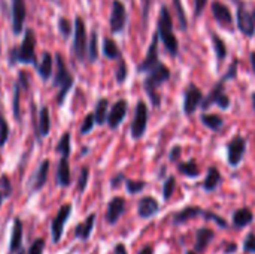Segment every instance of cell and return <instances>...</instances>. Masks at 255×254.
Listing matches in <instances>:
<instances>
[{"label":"cell","instance_id":"35","mask_svg":"<svg viewBox=\"0 0 255 254\" xmlns=\"http://www.w3.org/2000/svg\"><path fill=\"white\" fill-rule=\"evenodd\" d=\"M99 57V49H97V31H93L90 36V42H88V60L90 61H96Z\"/></svg>","mask_w":255,"mask_h":254},{"label":"cell","instance_id":"17","mask_svg":"<svg viewBox=\"0 0 255 254\" xmlns=\"http://www.w3.org/2000/svg\"><path fill=\"white\" fill-rule=\"evenodd\" d=\"M126 208V201L123 198H114L109 205H108V211H106V220L109 225H115L120 217L123 216Z\"/></svg>","mask_w":255,"mask_h":254},{"label":"cell","instance_id":"56","mask_svg":"<svg viewBox=\"0 0 255 254\" xmlns=\"http://www.w3.org/2000/svg\"><path fill=\"white\" fill-rule=\"evenodd\" d=\"M253 105H254V109H255V93H253Z\"/></svg>","mask_w":255,"mask_h":254},{"label":"cell","instance_id":"21","mask_svg":"<svg viewBox=\"0 0 255 254\" xmlns=\"http://www.w3.org/2000/svg\"><path fill=\"white\" fill-rule=\"evenodd\" d=\"M214 238V232L208 228H202L196 234V253H203Z\"/></svg>","mask_w":255,"mask_h":254},{"label":"cell","instance_id":"58","mask_svg":"<svg viewBox=\"0 0 255 254\" xmlns=\"http://www.w3.org/2000/svg\"><path fill=\"white\" fill-rule=\"evenodd\" d=\"M185 254H196V252H191V250H188V252H187Z\"/></svg>","mask_w":255,"mask_h":254},{"label":"cell","instance_id":"7","mask_svg":"<svg viewBox=\"0 0 255 254\" xmlns=\"http://www.w3.org/2000/svg\"><path fill=\"white\" fill-rule=\"evenodd\" d=\"M247 153V139L242 136H235L229 145H227V157H229V165L236 168L241 165L244 160V156Z\"/></svg>","mask_w":255,"mask_h":254},{"label":"cell","instance_id":"29","mask_svg":"<svg viewBox=\"0 0 255 254\" xmlns=\"http://www.w3.org/2000/svg\"><path fill=\"white\" fill-rule=\"evenodd\" d=\"M202 121L208 129H211L214 132H220V129L223 127V118L215 114H203Z\"/></svg>","mask_w":255,"mask_h":254},{"label":"cell","instance_id":"33","mask_svg":"<svg viewBox=\"0 0 255 254\" xmlns=\"http://www.w3.org/2000/svg\"><path fill=\"white\" fill-rule=\"evenodd\" d=\"M179 172L184 174V175L188 177V178H196V177L200 175V169H199V166H197V163H196L194 160L181 163V165H179Z\"/></svg>","mask_w":255,"mask_h":254},{"label":"cell","instance_id":"28","mask_svg":"<svg viewBox=\"0 0 255 254\" xmlns=\"http://www.w3.org/2000/svg\"><path fill=\"white\" fill-rule=\"evenodd\" d=\"M103 54L106 58L109 60H115V58H121V51L118 48V45L115 43V40L106 37L103 40Z\"/></svg>","mask_w":255,"mask_h":254},{"label":"cell","instance_id":"14","mask_svg":"<svg viewBox=\"0 0 255 254\" xmlns=\"http://www.w3.org/2000/svg\"><path fill=\"white\" fill-rule=\"evenodd\" d=\"M238 27L248 37H253L255 34L254 16H253V13L248 12V9L245 6H239V9H238Z\"/></svg>","mask_w":255,"mask_h":254},{"label":"cell","instance_id":"47","mask_svg":"<svg viewBox=\"0 0 255 254\" xmlns=\"http://www.w3.org/2000/svg\"><path fill=\"white\" fill-rule=\"evenodd\" d=\"M87 181H88V168H82L81 175H79V186H78V190L79 192H84L85 190Z\"/></svg>","mask_w":255,"mask_h":254},{"label":"cell","instance_id":"26","mask_svg":"<svg viewBox=\"0 0 255 254\" xmlns=\"http://www.w3.org/2000/svg\"><path fill=\"white\" fill-rule=\"evenodd\" d=\"M37 72L40 75L42 79H48L52 73V55L49 52H43L42 54V61L37 64Z\"/></svg>","mask_w":255,"mask_h":254},{"label":"cell","instance_id":"59","mask_svg":"<svg viewBox=\"0 0 255 254\" xmlns=\"http://www.w3.org/2000/svg\"><path fill=\"white\" fill-rule=\"evenodd\" d=\"M253 16H254V21H255V9H254V12H253Z\"/></svg>","mask_w":255,"mask_h":254},{"label":"cell","instance_id":"24","mask_svg":"<svg viewBox=\"0 0 255 254\" xmlns=\"http://www.w3.org/2000/svg\"><path fill=\"white\" fill-rule=\"evenodd\" d=\"M197 216H203V210L200 208H196V207H188L182 211H179L175 219H173V223L175 225H181V223H185L191 219H196Z\"/></svg>","mask_w":255,"mask_h":254},{"label":"cell","instance_id":"38","mask_svg":"<svg viewBox=\"0 0 255 254\" xmlns=\"http://www.w3.org/2000/svg\"><path fill=\"white\" fill-rule=\"evenodd\" d=\"M175 187H176V180L175 177H169L166 181H164V186H163V198L166 201H169L175 192Z\"/></svg>","mask_w":255,"mask_h":254},{"label":"cell","instance_id":"3","mask_svg":"<svg viewBox=\"0 0 255 254\" xmlns=\"http://www.w3.org/2000/svg\"><path fill=\"white\" fill-rule=\"evenodd\" d=\"M160 39L163 40L166 49L172 54L176 55L179 45H178V39L173 33V24H172V15L167 9V6H161L160 15H158V30H157Z\"/></svg>","mask_w":255,"mask_h":254},{"label":"cell","instance_id":"42","mask_svg":"<svg viewBox=\"0 0 255 254\" xmlns=\"http://www.w3.org/2000/svg\"><path fill=\"white\" fill-rule=\"evenodd\" d=\"M203 217L205 219H209V220H212V222H215L218 226H221L223 229H226L229 225H227V222L223 219V217H220V216H217V214H214V213H211V211H203Z\"/></svg>","mask_w":255,"mask_h":254},{"label":"cell","instance_id":"9","mask_svg":"<svg viewBox=\"0 0 255 254\" xmlns=\"http://www.w3.org/2000/svg\"><path fill=\"white\" fill-rule=\"evenodd\" d=\"M146 124H148V108L143 102H139L136 105V112H134V118L131 123V135L134 139H139L143 136L146 130Z\"/></svg>","mask_w":255,"mask_h":254},{"label":"cell","instance_id":"20","mask_svg":"<svg viewBox=\"0 0 255 254\" xmlns=\"http://www.w3.org/2000/svg\"><path fill=\"white\" fill-rule=\"evenodd\" d=\"M94 222H96V214H90L84 223H81V225L76 226L75 237L79 238V240H82V241L88 240L90 235H91V232H93V229H94Z\"/></svg>","mask_w":255,"mask_h":254},{"label":"cell","instance_id":"44","mask_svg":"<svg viewBox=\"0 0 255 254\" xmlns=\"http://www.w3.org/2000/svg\"><path fill=\"white\" fill-rule=\"evenodd\" d=\"M19 84L16 82L15 84V87H13V115H15V118L18 120V117H19V106H18V103H19Z\"/></svg>","mask_w":255,"mask_h":254},{"label":"cell","instance_id":"18","mask_svg":"<svg viewBox=\"0 0 255 254\" xmlns=\"http://www.w3.org/2000/svg\"><path fill=\"white\" fill-rule=\"evenodd\" d=\"M212 13H214L215 19H217L220 24L230 25L232 21H233L230 9H229L224 3H221V1H214V3H212Z\"/></svg>","mask_w":255,"mask_h":254},{"label":"cell","instance_id":"34","mask_svg":"<svg viewBox=\"0 0 255 254\" xmlns=\"http://www.w3.org/2000/svg\"><path fill=\"white\" fill-rule=\"evenodd\" d=\"M57 153L61 154V159H69L70 156V133H64L61 136V139L58 141V145H57Z\"/></svg>","mask_w":255,"mask_h":254},{"label":"cell","instance_id":"22","mask_svg":"<svg viewBox=\"0 0 255 254\" xmlns=\"http://www.w3.org/2000/svg\"><path fill=\"white\" fill-rule=\"evenodd\" d=\"M254 220V214L251 210L248 208H241L238 210L235 214H233V225L235 228L238 229H242V228H247L248 225H251Z\"/></svg>","mask_w":255,"mask_h":254},{"label":"cell","instance_id":"53","mask_svg":"<svg viewBox=\"0 0 255 254\" xmlns=\"http://www.w3.org/2000/svg\"><path fill=\"white\" fill-rule=\"evenodd\" d=\"M139 254H154V249H152L151 246H148V247H143V249L140 250V253Z\"/></svg>","mask_w":255,"mask_h":254},{"label":"cell","instance_id":"12","mask_svg":"<svg viewBox=\"0 0 255 254\" xmlns=\"http://www.w3.org/2000/svg\"><path fill=\"white\" fill-rule=\"evenodd\" d=\"M70 213H72V205L70 204H66L58 210V213H57V216H55V219L52 222V228H51L54 243H58L61 240L63 229H64V225H66L67 219L70 217Z\"/></svg>","mask_w":255,"mask_h":254},{"label":"cell","instance_id":"30","mask_svg":"<svg viewBox=\"0 0 255 254\" xmlns=\"http://www.w3.org/2000/svg\"><path fill=\"white\" fill-rule=\"evenodd\" d=\"M211 37H212V43H214V49H215L217 58H218V61H223V60L226 58V55H227L226 43H224V40H223L218 34H215V33H212Z\"/></svg>","mask_w":255,"mask_h":254},{"label":"cell","instance_id":"5","mask_svg":"<svg viewBox=\"0 0 255 254\" xmlns=\"http://www.w3.org/2000/svg\"><path fill=\"white\" fill-rule=\"evenodd\" d=\"M75 37H73V46L72 51L75 57L82 61L87 55V30H85V22L81 16L75 18Z\"/></svg>","mask_w":255,"mask_h":254},{"label":"cell","instance_id":"45","mask_svg":"<svg viewBox=\"0 0 255 254\" xmlns=\"http://www.w3.org/2000/svg\"><path fill=\"white\" fill-rule=\"evenodd\" d=\"M43 249H45V240L39 238V240H36L31 244V247H30V250H28L27 254H42L43 253Z\"/></svg>","mask_w":255,"mask_h":254},{"label":"cell","instance_id":"1","mask_svg":"<svg viewBox=\"0 0 255 254\" xmlns=\"http://www.w3.org/2000/svg\"><path fill=\"white\" fill-rule=\"evenodd\" d=\"M34 49H36V34L33 28H25L21 45L13 46L9 51V64L13 66L15 63H25V64H34L37 67Z\"/></svg>","mask_w":255,"mask_h":254},{"label":"cell","instance_id":"41","mask_svg":"<svg viewBox=\"0 0 255 254\" xmlns=\"http://www.w3.org/2000/svg\"><path fill=\"white\" fill-rule=\"evenodd\" d=\"M94 123H96V120H94V114H88V115L85 117V120H84L82 126H81V133H82V135L90 133V132H91V129L94 127Z\"/></svg>","mask_w":255,"mask_h":254},{"label":"cell","instance_id":"32","mask_svg":"<svg viewBox=\"0 0 255 254\" xmlns=\"http://www.w3.org/2000/svg\"><path fill=\"white\" fill-rule=\"evenodd\" d=\"M51 129V121H49V109L45 106L40 109V115H39V130H40V136H46L49 133Z\"/></svg>","mask_w":255,"mask_h":254},{"label":"cell","instance_id":"50","mask_svg":"<svg viewBox=\"0 0 255 254\" xmlns=\"http://www.w3.org/2000/svg\"><path fill=\"white\" fill-rule=\"evenodd\" d=\"M18 84L22 88H27L28 87V75H27V72H19V75H18Z\"/></svg>","mask_w":255,"mask_h":254},{"label":"cell","instance_id":"49","mask_svg":"<svg viewBox=\"0 0 255 254\" xmlns=\"http://www.w3.org/2000/svg\"><path fill=\"white\" fill-rule=\"evenodd\" d=\"M149 6H151V0H142V19H143V24L146 22L148 15H149Z\"/></svg>","mask_w":255,"mask_h":254},{"label":"cell","instance_id":"46","mask_svg":"<svg viewBox=\"0 0 255 254\" xmlns=\"http://www.w3.org/2000/svg\"><path fill=\"white\" fill-rule=\"evenodd\" d=\"M244 250L247 253H253L255 254V235L254 234H250L245 241H244Z\"/></svg>","mask_w":255,"mask_h":254},{"label":"cell","instance_id":"25","mask_svg":"<svg viewBox=\"0 0 255 254\" xmlns=\"http://www.w3.org/2000/svg\"><path fill=\"white\" fill-rule=\"evenodd\" d=\"M220 181H221V174L217 168H209L208 171V175L205 178V183H203V189L206 192H214L218 186H220Z\"/></svg>","mask_w":255,"mask_h":254},{"label":"cell","instance_id":"23","mask_svg":"<svg viewBox=\"0 0 255 254\" xmlns=\"http://www.w3.org/2000/svg\"><path fill=\"white\" fill-rule=\"evenodd\" d=\"M57 183L61 187H66L70 184V168H69V162L67 159H61L58 163V169H57Z\"/></svg>","mask_w":255,"mask_h":254},{"label":"cell","instance_id":"13","mask_svg":"<svg viewBox=\"0 0 255 254\" xmlns=\"http://www.w3.org/2000/svg\"><path fill=\"white\" fill-rule=\"evenodd\" d=\"M158 33H155L154 34V37H152V42H151V45H149V49H148V52H146V57H145V60L139 64V67H137V70L139 72H149V70H152L157 64H160V61H158Z\"/></svg>","mask_w":255,"mask_h":254},{"label":"cell","instance_id":"40","mask_svg":"<svg viewBox=\"0 0 255 254\" xmlns=\"http://www.w3.org/2000/svg\"><path fill=\"white\" fill-rule=\"evenodd\" d=\"M7 135H9V127H7V123H6V120L0 111V147L6 142Z\"/></svg>","mask_w":255,"mask_h":254},{"label":"cell","instance_id":"27","mask_svg":"<svg viewBox=\"0 0 255 254\" xmlns=\"http://www.w3.org/2000/svg\"><path fill=\"white\" fill-rule=\"evenodd\" d=\"M48 169H49V162L48 160L42 162V165L39 166V169L33 178V190H40L43 187V184L46 183V178H48Z\"/></svg>","mask_w":255,"mask_h":254},{"label":"cell","instance_id":"15","mask_svg":"<svg viewBox=\"0 0 255 254\" xmlns=\"http://www.w3.org/2000/svg\"><path fill=\"white\" fill-rule=\"evenodd\" d=\"M126 114H127V102H126V100H118V102L112 106V109H111V112H109V117H108V124H109V127H111V129H117V127L123 123Z\"/></svg>","mask_w":255,"mask_h":254},{"label":"cell","instance_id":"19","mask_svg":"<svg viewBox=\"0 0 255 254\" xmlns=\"http://www.w3.org/2000/svg\"><path fill=\"white\" fill-rule=\"evenodd\" d=\"M21 244H22V223L19 219L13 220V229H12V237H10V253L15 254L16 252L21 250Z\"/></svg>","mask_w":255,"mask_h":254},{"label":"cell","instance_id":"6","mask_svg":"<svg viewBox=\"0 0 255 254\" xmlns=\"http://www.w3.org/2000/svg\"><path fill=\"white\" fill-rule=\"evenodd\" d=\"M224 82H226V79L221 78V81H220V82L214 87V90L208 94V97L203 99V102H202V108H203V109H209L212 105H218V106L223 108V109H227V108L230 106V99H229V96L224 93Z\"/></svg>","mask_w":255,"mask_h":254},{"label":"cell","instance_id":"11","mask_svg":"<svg viewBox=\"0 0 255 254\" xmlns=\"http://www.w3.org/2000/svg\"><path fill=\"white\" fill-rule=\"evenodd\" d=\"M12 31L13 34H21L25 22V0H12Z\"/></svg>","mask_w":255,"mask_h":254},{"label":"cell","instance_id":"10","mask_svg":"<svg viewBox=\"0 0 255 254\" xmlns=\"http://www.w3.org/2000/svg\"><path fill=\"white\" fill-rule=\"evenodd\" d=\"M202 102H203V94L200 88L196 87L194 84H190L184 91V112L187 115H191Z\"/></svg>","mask_w":255,"mask_h":254},{"label":"cell","instance_id":"16","mask_svg":"<svg viewBox=\"0 0 255 254\" xmlns=\"http://www.w3.org/2000/svg\"><path fill=\"white\" fill-rule=\"evenodd\" d=\"M160 211V205L158 202L151 198V196H146L143 199H140L139 205H137V214L140 219H151L154 217L157 213Z\"/></svg>","mask_w":255,"mask_h":254},{"label":"cell","instance_id":"8","mask_svg":"<svg viewBox=\"0 0 255 254\" xmlns=\"http://www.w3.org/2000/svg\"><path fill=\"white\" fill-rule=\"evenodd\" d=\"M127 24V10L126 6L121 0H114L112 1V12H111V19L109 25L112 33H121Z\"/></svg>","mask_w":255,"mask_h":254},{"label":"cell","instance_id":"39","mask_svg":"<svg viewBox=\"0 0 255 254\" xmlns=\"http://www.w3.org/2000/svg\"><path fill=\"white\" fill-rule=\"evenodd\" d=\"M126 186H127L128 193L136 195V193L142 192V190L145 189V186H146V184H145L143 181H133V180H128V181L126 183Z\"/></svg>","mask_w":255,"mask_h":254},{"label":"cell","instance_id":"52","mask_svg":"<svg viewBox=\"0 0 255 254\" xmlns=\"http://www.w3.org/2000/svg\"><path fill=\"white\" fill-rule=\"evenodd\" d=\"M115 254H128V253H127V249H126L123 244H118V246L115 247Z\"/></svg>","mask_w":255,"mask_h":254},{"label":"cell","instance_id":"48","mask_svg":"<svg viewBox=\"0 0 255 254\" xmlns=\"http://www.w3.org/2000/svg\"><path fill=\"white\" fill-rule=\"evenodd\" d=\"M208 4V0H194V15L200 16Z\"/></svg>","mask_w":255,"mask_h":254},{"label":"cell","instance_id":"43","mask_svg":"<svg viewBox=\"0 0 255 254\" xmlns=\"http://www.w3.org/2000/svg\"><path fill=\"white\" fill-rule=\"evenodd\" d=\"M127 78V64L123 58H120V64H118V69H117V81L121 84L124 82Z\"/></svg>","mask_w":255,"mask_h":254},{"label":"cell","instance_id":"31","mask_svg":"<svg viewBox=\"0 0 255 254\" xmlns=\"http://www.w3.org/2000/svg\"><path fill=\"white\" fill-rule=\"evenodd\" d=\"M106 114H108V100L106 99H100L96 105V111H94V120L97 124H105L106 121Z\"/></svg>","mask_w":255,"mask_h":254},{"label":"cell","instance_id":"37","mask_svg":"<svg viewBox=\"0 0 255 254\" xmlns=\"http://www.w3.org/2000/svg\"><path fill=\"white\" fill-rule=\"evenodd\" d=\"M173 7L178 13V19H179V25L182 30H187L188 27V21H187V15H185V10L182 7V1L181 0H173Z\"/></svg>","mask_w":255,"mask_h":254},{"label":"cell","instance_id":"54","mask_svg":"<svg viewBox=\"0 0 255 254\" xmlns=\"http://www.w3.org/2000/svg\"><path fill=\"white\" fill-rule=\"evenodd\" d=\"M250 58H251V66H253V70L255 72V51H254V52H251Z\"/></svg>","mask_w":255,"mask_h":254},{"label":"cell","instance_id":"51","mask_svg":"<svg viewBox=\"0 0 255 254\" xmlns=\"http://www.w3.org/2000/svg\"><path fill=\"white\" fill-rule=\"evenodd\" d=\"M181 151H182V150H181V147H179V145L173 147V148H172V151H170V160H172V162H175V160L181 156Z\"/></svg>","mask_w":255,"mask_h":254},{"label":"cell","instance_id":"60","mask_svg":"<svg viewBox=\"0 0 255 254\" xmlns=\"http://www.w3.org/2000/svg\"><path fill=\"white\" fill-rule=\"evenodd\" d=\"M1 196H3V195H1V193H0V204H1Z\"/></svg>","mask_w":255,"mask_h":254},{"label":"cell","instance_id":"36","mask_svg":"<svg viewBox=\"0 0 255 254\" xmlns=\"http://www.w3.org/2000/svg\"><path fill=\"white\" fill-rule=\"evenodd\" d=\"M57 27H58L60 34H61L64 39H69V37H70V34H72V24H70V21H69L66 16H60V18H58Z\"/></svg>","mask_w":255,"mask_h":254},{"label":"cell","instance_id":"4","mask_svg":"<svg viewBox=\"0 0 255 254\" xmlns=\"http://www.w3.org/2000/svg\"><path fill=\"white\" fill-rule=\"evenodd\" d=\"M55 61H57V73H55L54 85L60 88L58 96H57V102L61 105L64 102V99H66V94L69 93V90L73 85V76L67 70L66 63H64V60H63V57L60 54L55 55Z\"/></svg>","mask_w":255,"mask_h":254},{"label":"cell","instance_id":"55","mask_svg":"<svg viewBox=\"0 0 255 254\" xmlns=\"http://www.w3.org/2000/svg\"><path fill=\"white\" fill-rule=\"evenodd\" d=\"M235 250H236V246H235V244H232V246H229V247H227L226 253H230V252H235Z\"/></svg>","mask_w":255,"mask_h":254},{"label":"cell","instance_id":"57","mask_svg":"<svg viewBox=\"0 0 255 254\" xmlns=\"http://www.w3.org/2000/svg\"><path fill=\"white\" fill-rule=\"evenodd\" d=\"M15 254H25V252H24V250H22V249H21V250H19V252H16V253Z\"/></svg>","mask_w":255,"mask_h":254},{"label":"cell","instance_id":"2","mask_svg":"<svg viewBox=\"0 0 255 254\" xmlns=\"http://www.w3.org/2000/svg\"><path fill=\"white\" fill-rule=\"evenodd\" d=\"M169 78H170V70H169L163 63L157 64L152 70L148 72V76H146L145 81H143V88H145V91H146V94H148V97L151 99V102H152L154 106H160L161 99H160L157 90H158V87H160L161 84H164Z\"/></svg>","mask_w":255,"mask_h":254}]
</instances>
